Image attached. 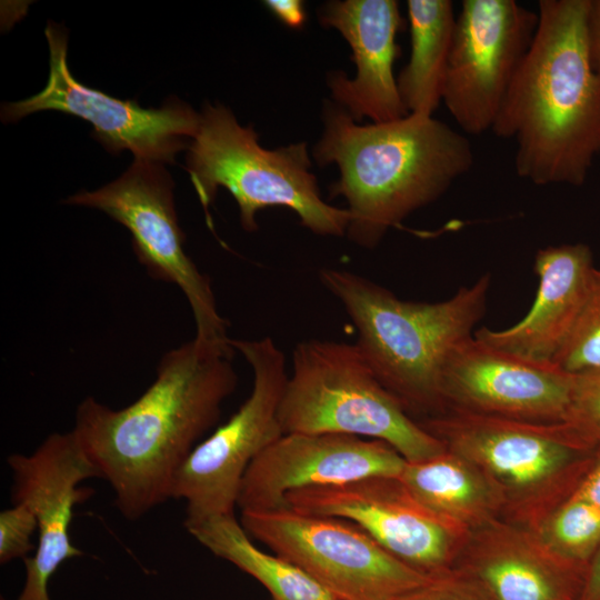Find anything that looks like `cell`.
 <instances>
[{
  "label": "cell",
  "mask_w": 600,
  "mask_h": 600,
  "mask_svg": "<svg viewBox=\"0 0 600 600\" xmlns=\"http://www.w3.org/2000/svg\"><path fill=\"white\" fill-rule=\"evenodd\" d=\"M594 269L584 243L540 249L534 259L539 286L529 312L510 328H481L473 334L502 351L552 362L579 318Z\"/></svg>",
  "instance_id": "cell-19"
},
{
  "label": "cell",
  "mask_w": 600,
  "mask_h": 600,
  "mask_svg": "<svg viewBox=\"0 0 600 600\" xmlns=\"http://www.w3.org/2000/svg\"><path fill=\"white\" fill-rule=\"evenodd\" d=\"M49 77L37 94L1 106L6 123L44 110L71 114L90 122L92 138L112 154L129 150L134 159L174 164L176 156L188 150L196 136L200 112L177 97L160 108H142L136 100H121L79 82L70 72L66 29L48 22Z\"/></svg>",
  "instance_id": "cell-11"
},
{
  "label": "cell",
  "mask_w": 600,
  "mask_h": 600,
  "mask_svg": "<svg viewBox=\"0 0 600 600\" xmlns=\"http://www.w3.org/2000/svg\"><path fill=\"white\" fill-rule=\"evenodd\" d=\"M319 280L350 317L356 344L386 390L418 422L440 414L443 367L484 314L490 274L432 303L402 300L347 270L322 269Z\"/></svg>",
  "instance_id": "cell-4"
},
{
  "label": "cell",
  "mask_w": 600,
  "mask_h": 600,
  "mask_svg": "<svg viewBox=\"0 0 600 600\" xmlns=\"http://www.w3.org/2000/svg\"><path fill=\"white\" fill-rule=\"evenodd\" d=\"M329 600H341V599H337V598H330Z\"/></svg>",
  "instance_id": "cell-31"
},
{
  "label": "cell",
  "mask_w": 600,
  "mask_h": 600,
  "mask_svg": "<svg viewBox=\"0 0 600 600\" xmlns=\"http://www.w3.org/2000/svg\"><path fill=\"white\" fill-rule=\"evenodd\" d=\"M399 479L428 509L470 531L496 520L502 509L484 477L447 449L428 460L407 461Z\"/></svg>",
  "instance_id": "cell-20"
},
{
  "label": "cell",
  "mask_w": 600,
  "mask_h": 600,
  "mask_svg": "<svg viewBox=\"0 0 600 600\" xmlns=\"http://www.w3.org/2000/svg\"><path fill=\"white\" fill-rule=\"evenodd\" d=\"M398 600H487L470 582L454 571L436 578Z\"/></svg>",
  "instance_id": "cell-26"
},
{
  "label": "cell",
  "mask_w": 600,
  "mask_h": 600,
  "mask_svg": "<svg viewBox=\"0 0 600 600\" xmlns=\"http://www.w3.org/2000/svg\"><path fill=\"white\" fill-rule=\"evenodd\" d=\"M319 20L346 39L352 51L356 76L342 71L327 77L332 100L356 121L391 122L408 116L399 94L393 63L396 42L403 27L396 0H332L319 9Z\"/></svg>",
  "instance_id": "cell-17"
},
{
  "label": "cell",
  "mask_w": 600,
  "mask_h": 600,
  "mask_svg": "<svg viewBox=\"0 0 600 600\" xmlns=\"http://www.w3.org/2000/svg\"><path fill=\"white\" fill-rule=\"evenodd\" d=\"M323 131L312 149L319 166L337 164L329 189L350 214L346 236L377 247L387 232L439 199L473 166L469 139L433 116L409 113L360 124L333 101L322 109Z\"/></svg>",
  "instance_id": "cell-3"
},
{
  "label": "cell",
  "mask_w": 600,
  "mask_h": 600,
  "mask_svg": "<svg viewBox=\"0 0 600 600\" xmlns=\"http://www.w3.org/2000/svg\"><path fill=\"white\" fill-rule=\"evenodd\" d=\"M487 600H578L570 561L536 531L497 519L470 532L452 569Z\"/></svg>",
  "instance_id": "cell-18"
},
{
  "label": "cell",
  "mask_w": 600,
  "mask_h": 600,
  "mask_svg": "<svg viewBox=\"0 0 600 600\" xmlns=\"http://www.w3.org/2000/svg\"><path fill=\"white\" fill-rule=\"evenodd\" d=\"M592 0H540L538 26L491 129L514 140L517 174L537 186L583 184L600 153V73Z\"/></svg>",
  "instance_id": "cell-2"
},
{
  "label": "cell",
  "mask_w": 600,
  "mask_h": 600,
  "mask_svg": "<svg viewBox=\"0 0 600 600\" xmlns=\"http://www.w3.org/2000/svg\"><path fill=\"white\" fill-rule=\"evenodd\" d=\"M204 548L256 579L271 600H329L332 598L299 568L257 548L233 514L214 516L186 526Z\"/></svg>",
  "instance_id": "cell-22"
},
{
  "label": "cell",
  "mask_w": 600,
  "mask_h": 600,
  "mask_svg": "<svg viewBox=\"0 0 600 600\" xmlns=\"http://www.w3.org/2000/svg\"><path fill=\"white\" fill-rule=\"evenodd\" d=\"M240 522L249 536L299 568L332 598L398 600L438 578L403 563L342 518L283 508L242 510Z\"/></svg>",
  "instance_id": "cell-7"
},
{
  "label": "cell",
  "mask_w": 600,
  "mask_h": 600,
  "mask_svg": "<svg viewBox=\"0 0 600 600\" xmlns=\"http://www.w3.org/2000/svg\"><path fill=\"white\" fill-rule=\"evenodd\" d=\"M578 600H600V551L584 578Z\"/></svg>",
  "instance_id": "cell-29"
},
{
  "label": "cell",
  "mask_w": 600,
  "mask_h": 600,
  "mask_svg": "<svg viewBox=\"0 0 600 600\" xmlns=\"http://www.w3.org/2000/svg\"><path fill=\"white\" fill-rule=\"evenodd\" d=\"M536 532L554 553L571 561L600 540V510L574 494L544 517Z\"/></svg>",
  "instance_id": "cell-23"
},
{
  "label": "cell",
  "mask_w": 600,
  "mask_h": 600,
  "mask_svg": "<svg viewBox=\"0 0 600 600\" xmlns=\"http://www.w3.org/2000/svg\"><path fill=\"white\" fill-rule=\"evenodd\" d=\"M538 26V12L516 0H463L444 77L442 101L460 129H492Z\"/></svg>",
  "instance_id": "cell-13"
},
{
  "label": "cell",
  "mask_w": 600,
  "mask_h": 600,
  "mask_svg": "<svg viewBox=\"0 0 600 600\" xmlns=\"http://www.w3.org/2000/svg\"><path fill=\"white\" fill-rule=\"evenodd\" d=\"M576 386L577 377L553 362L502 351L472 334L449 354L441 377V397L444 410L561 422L570 420Z\"/></svg>",
  "instance_id": "cell-14"
},
{
  "label": "cell",
  "mask_w": 600,
  "mask_h": 600,
  "mask_svg": "<svg viewBox=\"0 0 600 600\" xmlns=\"http://www.w3.org/2000/svg\"><path fill=\"white\" fill-rule=\"evenodd\" d=\"M489 482L502 509L536 517L577 453L578 424L533 422L458 409L419 422Z\"/></svg>",
  "instance_id": "cell-8"
},
{
  "label": "cell",
  "mask_w": 600,
  "mask_h": 600,
  "mask_svg": "<svg viewBox=\"0 0 600 600\" xmlns=\"http://www.w3.org/2000/svg\"><path fill=\"white\" fill-rule=\"evenodd\" d=\"M37 530L36 517L26 504L13 503L12 507L1 511L0 563L26 559L29 553L36 551L31 538Z\"/></svg>",
  "instance_id": "cell-25"
},
{
  "label": "cell",
  "mask_w": 600,
  "mask_h": 600,
  "mask_svg": "<svg viewBox=\"0 0 600 600\" xmlns=\"http://www.w3.org/2000/svg\"><path fill=\"white\" fill-rule=\"evenodd\" d=\"M311 164L304 142L266 149L252 126H241L228 107L204 103L186 170L209 221V207L224 188L238 203L246 231L258 229L259 211L283 207L313 233L342 237L350 214L322 199Z\"/></svg>",
  "instance_id": "cell-5"
},
{
  "label": "cell",
  "mask_w": 600,
  "mask_h": 600,
  "mask_svg": "<svg viewBox=\"0 0 600 600\" xmlns=\"http://www.w3.org/2000/svg\"><path fill=\"white\" fill-rule=\"evenodd\" d=\"M576 496L600 510V464L583 481Z\"/></svg>",
  "instance_id": "cell-30"
},
{
  "label": "cell",
  "mask_w": 600,
  "mask_h": 600,
  "mask_svg": "<svg viewBox=\"0 0 600 600\" xmlns=\"http://www.w3.org/2000/svg\"><path fill=\"white\" fill-rule=\"evenodd\" d=\"M407 460L390 444L337 433H286L259 453L242 478L237 507L288 508L289 492L372 476L399 477Z\"/></svg>",
  "instance_id": "cell-16"
},
{
  "label": "cell",
  "mask_w": 600,
  "mask_h": 600,
  "mask_svg": "<svg viewBox=\"0 0 600 600\" xmlns=\"http://www.w3.org/2000/svg\"><path fill=\"white\" fill-rule=\"evenodd\" d=\"M552 362L576 376L600 373V269L592 273L589 291L579 318Z\"/></svg>",
  "instance_id": "cell-24"
},
{
  "label": "cell",
  "mask_w": 600,
  "mask_h": 600,
  "mask_svg": "<svg viewBox=\"0 0 600 600\" xmlns=\"http://www.w3.org/2000/svg\"><path fill=\"white\" fill-rule=\"evenodd\" d=\"M411 51L397 78L408 113L432 116L442 101L456 14L449 0H408Z\"/></svg>",
  "instance_id": "cell-21"
},
{
  "label": "cell",
  "mask_w": 600,
  "mask_h": 600,
  "mask_svg": "<svg viewBox=\"0 0 600 600\" xmlns=\"http://www.w3.org/2000/svg\"><path fill=\"white\" fill-rule=\"evenodd\" d=\"M234 352L193 338L161 357L154 381L129 406L93 397L78 406L72 432L126 519L172 499L180 469L237 389Z\"/></svg>",
  "instance_id": "cell-1"
},
{
  "label": "cell",
  "mask_w": 600,
  "mask_h": 600,
  "mask_svg": "<svg viewBox=\"0 0 600 600\" xmlns=\"http://www.w3.org/2000/svg\"><path fill=\"white\" fill-rule=\"evenodd\" d=\"M589 37L592 60L600 73V0H592L589 18Z\"/></svg>",
  "instance_id": "cell-28"
},
{
  "label": "cell",
  "mask_w": 600,
  "mask_h": 600,
  "mask_svg": "<svg viewBox=\"0 0 600 600\" xmlns=\"http://www.w3.org/2000/svg\"><path fill=\"white\" fill-rule=\"evenodd\" d=\"M12 503L30 508L38 524V546L23 559L26 581L17 600H50L48 586L62 562L83 552L71 543L73 508L92 490L81 482L99 474L71 431L49 434L31 453L7 458Z\"/></svg>",
  "instance_id": "cell-15"
},
{
  "label": "cell",
  "mask_w": 600,
  "mask_h": 600,
  "mask_svg": "<svg viewBox=\"0 0 600 600\" xmlns=\"http://www.w3.org/2000/svg\"><path fill=\"white\" fill-rule=\"evenodd\" d=\"M174 182L164 164L134 159L114 181L96 191H81L67 204L100 210L130 232L138 261L154 280L177 286L191 309L194 338L232 347L229 323L220 314L211 281L184 250L174 206Z\"/></svg>",
  "instance_id": "cell-9"
},
{
  "label": "cell",
  "mask_w": 600,
  "mask_h": 600,
  "mask_svg": "<svg viewBox=\"0 0 600 600\" xmlns=\"http://www.w3.org/2000/svg\"><path fill=\"white\" fill-rule=\"evenodd\" d=\"M286 502L302 513L356 523L393 557L431 577L452 571L471 532L423 506L399 477L294 490Z\"/></svg>",
  "instance_id": "cell-12"
},
{
  "label": "cell",
  "mask_w": 600,
  "mask_h": 600,
  "mask_svg": "<svg viewBox=\"0 0 600 600\" xmlns=\"http://www.w3.org/2000/svg\"><path fill=\"white\" fill-rule=\"evenodd\" d=\"M231 346L251 368V392L194 448L176 478L172 499L186 501L184 527L233 514L246 470L283 434L279 408L289 377L284 353L270 337L231 339Z\"/></svg>",
  "instance_id": "cell-10"
},
{
  "label": "cell",
  "mask_w": 600,
  "mask_h": 600,
  "mask_svg": "<svg viewBox=\"0 0 600 600\" xmlns=\"http://www.w3.org/2000/svg\"><path fill=\"white\" fill-rule=\"evenodd\" d=\"M263 3L271 13L291 29H300L306 22L304 4L300 0H267Z\"/></svg>",
  "instance_id": "cell-27"
},
{
  "label": "cell",
  "mask_w": 600,
  "mask_h": 600,
  "mask_svg": "<svg viewBox=\"0 0 600 600\" xmlns=\"http://www.w3.org/2000/svg\"><path fill=\"white\" fill-rule=\"evenodd\" d=\"M279 421L283 434L337 433L380 440L408 462L446 451L386 390L356 343L310 339L296 346Z\"/></svg>",
  "instance_id": "cell-6"
},
{
  "label": "cell",
  "mask_w": 600,
  "mask_h": 600,
  "mask_svg": "<svg viewBox=\"0 0 600 600\" xmlns=\"http://www.w3.org/2000/svg\"><path fill=\"white\" fill-rule=\"evenodd\" d=\"M0 600H8V599H4L3 597H1Z\"/></svg>",
  "instance_id": "cell-32"
}]
</instances>
